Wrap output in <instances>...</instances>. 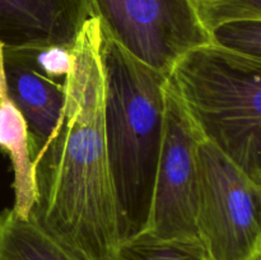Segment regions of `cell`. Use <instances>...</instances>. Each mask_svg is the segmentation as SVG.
Listing matches in <instances>:
<instances>
[{"mask_svg": "<svg viewBox=\"0 0 261 260\" xmlns=\"http://www.w3.org/2000/svg\"><path fill=\"white\" fill-rule=\"evenodd\" d=\"M101 23L91 18L73 47L63 116L35 162L38 224L97 260H116L119 211L105 138Z\"/></svg>", "mask_w": 261, "mask_h": 260, "instance_id": "6da1fadb", "label": "cell"}, {"mask_svg": "<svg viewBox=\"0 0 261 260\" xmlns=\"http://www.w3.org/2000/svg\"><path fill=\"white\" fill-rule=\"evenodd\" d=\"M101 31L105 138L124 242L147 231L149 223L168 75L138 60Z\"/></svg>", "mask_w": 261, "mask_h": 260, "instance_id": "7a4b0ae2", "label": "cell"}, {"mask_svg": "<svg viewBox=\"0 0 261 260\" xmlns=\"http://www.w3.org/2000/svg\"><path fill=\"white\" fill-rule=\"evenodd\" d=\"M203 140L261 186V60L211 42L168 74Z\"/></svg>", "mask_w": 261, "mask_h": 260, "instance_id": "3957f363", "label": "cell"}, {"mask_svg": "<svg viewBox=\"0 0 261 260\" xmlns=\"http://www.w3.org/2000/svg\"><path fill=\"white\" fill-rule=\"evenodd\" d=\"M199 240L212 260L261 252V186L209 142L199 145Z\"/></svg>", "mask_w": 261, "mask_h": 260, "instance_id": "277c9868", "label": "cell"}, {"mask_svg": "<svg viewBox=\"0 0 261 260\" xmlns=\"http://www.w3.org/2000/svg\"><path fill=\"white\" fill-rule=\"evenodd\" d=\"M92 8L105 33L166 75L186 54L212 42L195 0H92Z\"/></svg>", "mask_w": 261, "mask_h": 260, "instance_id": "5b68a950", "label": "cell"}, {"mask_svg": "<svg viewBox=\"0 0 261 260\" xmlns=\"http://www.w3.org/2000/svg\"><path fill=\"white\" fill-rule=\"evenodd\" d=\"M203 138L167 82L165 133L147 232L161 239L199 240V145ZM200 241V240H199Z\"/></svg>", "mask_w": 261, "mask_h": 260, "instance_id": "8992f818", "label": "cell"}, {"mask_svg": "<svg viewBox=\"0 0 261 260\" xmlns=\"http://www.w3.org/2000/svg\"><path fill=\"white\" fill-rule=\"evenodd\" d=\"M91 18L92 0H0V51L73 48Z\"/></svg>", "mask_w": 261, "mask_h": 260, "instance_id": "52a82bcc", "label": "cell"}, {"mask_svg": "<svg viewBox=\"0 0 261 260\" xmlns=\"http://www.w3.org/2000/svg\"><path fill=\"white\" fill-rule=\"evenodd\" d=\"M5 92L23 115L37 160L63 116L65 84L38 73L18 50L0 51V93Z\"/></svg>", "mask_w": 261, "mask_h": 260, "instance_id": "ba28073f", "label": "cell"}, {"mask_svg": "<svg viewBox=\"0 0 261 260\" xmlns=\"http://www.w3.org/2000/svg\"><path fill=\"white\" fill-rule=\"evenodd\" d=\"M0 260H97L12 208L0 214Z\"/></svg>", "mask_w": 261, "mask_h": 260, "instance_id": "9c48e42d", "label": "cell"}, {"mask_svg": "<svg viewBox=\"0 0 261 260\" xmlns=\"http://www.w3.org/2000/svg\"><path fill=\"white\" fill-rule=\"evenodd\" d=\"M0 149L10 158L14 173L13 211L30 217L36 200L35 160L27 124L5 92L0 93Z\"/></svg>", "mask_w": 261, "mask_h": 260, "instance_id": "30bf717a", "label": "cell"}, {"mask_svg": "<svg viewBox=\"0 0 261 260\" xmlns=\"http://www.w3.org/2000/svg\"><path fill=\"white\" fill-rule=\"evenodd\" d=\"M116 260H212L199 240L161 239L143 232L122 242Z\"/></svg>", "mask_w": 261, "mask_h": 260, "instance_id": "8fae6325", "label": "cell"}, {"mask_svg": "<svg viewBox=\"0 0 261 260\" xmlns=\"http://www.w3.org/2000/svg\"><path fill=\"white\" fill-rule=\"evenodd\" d=\"M195 5L209 33L226 23L261 20V0H195Z\"/></svg>", "mask_w": 261, "mask_h": 260, "instance_id": "7c38bea8", "label": "cell"}, {"mask_svg": "<svg viewBox=\"0 0 261 260\" xmlns=\"http://www.w3.org/2000/svg\"><path fill=\"white\" fill-rule=\"evenodd\" d=\"M212 42L261 60V20L222 24L211 32Z\"/></svg>", "mask_w": 261, "mask_h": 260, "instance_id": "4fadbf2b", "label": "cell"}, {"mask_svg": "<svg viewBox=\"0 0 261 260\" xmlns=\"http://www.w3.org/2000/svg\"><path fill=\"white\" fill-rule=\"evenodd\" d=\"M18 51L38 73L63 83L73 68V48L51 46L37 50Z\"/></svg>", "mask_w": 261, "mask_h": 260, "instance_id": "5bb4252c", "label": "cell"}, {"mask_svg": "<svg viewBox=\"0 0 261 260\" xmlns=\"http://www.w3.org/2000/svg\"><path fill=\"white\" fill-rule=\"evenodd\" d=\"M254 260H261V252H260L259 255H256V256H255Z\"/></svg>", "mask_w": 261, "mask_h": 260, "instance_id": "9a60e30c", "label": "cell"}]
</instances>
